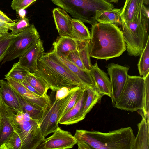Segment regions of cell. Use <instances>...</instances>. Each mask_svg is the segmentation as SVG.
<instances>
[{
    "instance_id": "cell-1",
    "label": "cell",
    "mask_w": 149,
    "mask_h": 149,
    "mask_svg": "<svg viewBox=\"0 0 149 149\" xmlns=\"http://www.w3.org/2000/svg\"><path fill=\"white\" fill-rule=\"evenodd\" d=\"M126 50L122 31L116 24L97 22L92 25L90 57L108 60L119 56Z\"/></svg>"
},
{
    "instance_id": "cell-2",
    "label": "cell",
    "mask_w": 149,
    "mask_h": 149,
    "mask_svg": "<svg viewBox=\"0 0 149 149\" xmlns=\"http://www.w3.org/2000/svg\"><path fill=\"white\" fill-rule=\"evenodd\" d=\"M74 136L79 149H132L135 137L130 127L108 133L77 129Z\"/></svg>"
},
{
    "instance_id": "cell-3",
    "label": "cell",
    "mask_w": 149,
    "mask_h": 149,
    "mask_svg": "<svg viewBox=\"0 0 149 149\" xmlns=\"http://www.w3.org/2000/svg\"><path fill=\"white\" fill-rule=\"evenodd\" d=\"M32 74L44 79L49 89L53 91H56L63 87L86 88L52 51L44 53L39 58L37 62V69Z\"/></svg>"
},
{
    "instance_id": "cell-4",
    "label": "cell",
    "mask_w": 149,
    "mask_h": 149,
    "mask_svg": "<svg viewBox=\"0 0 149 149\" xmlns=\"http://www.w3.org/2000/svg\"><path fill=\"white\" fill-rule=\"evenodd\" d=\"M149 14L143 1L132 21H121L126 49L130 56H140L149 39Z\"/></svg>"
},
{
    "instance_id": "cell-5",
    "label": "cell",
    "mask_w": 149,
    "mask_h": 149,
    "mask_svg": "<svg viewBox=\"0 0 149 149\" xmlns=\"http://www.w3.org/2000/svg\"><path fill=\"white\" fill-rule=\"evenodd\" d=\"M3 102L9 122L21 139V149H37L45 138L38 122L27 113L12 108Z\"/></svg>"
},
{
    "instance_id": "cell-6",
    "label": "cell",
    "mask_w": 149,
    "mask_h": 149,
    "mask_svg": "<svg viewBox=\"0 0 149 149\" xmlns=\"http://www.w3.org/2000/svg\"><path fill=\"white\" fill-rule=\"evenodd\" d=\"M54 4L69 13L74 18L91 25L100 11L110 10L114 6L104 0H51Z\"/></svg>"
},
{
    "instance_id": "cell-7",
    "label": "cell",
    "mask_w": 149,
    "mask_h": 149,
    "mask_svg": "<svg viewBox=\"0 0 149 149\" xmlns=\"http://www.w3.org/2000/svg\"><path fill=\"white\" fill-rule=\"evenodd\" d=\"M144 91V78L141 76L128 75L120 96L113 106L132 112L142 110Z\"/></svg>"
},
{
    "instance_id": "cell-8",
    "label": "cell",
    "mask_w": 149,
    "mask_h": 149,
    "mask_svg": "<svg viewBox=\"0 0 149 149\" xmlns=\"http://www.w3.org/2000/svg\"><path fill=\"white\" fill-rule=\"evenodd\" d=\"M79 87H73L65 97L54 101L49 109L45 112L39 125L44 138L53 133L59 127L58 122L74 92Z\"/></svg>"
},
{
    "instance_id": "cell-9",
    "label": "cell",
    "mask_w": 149,
    "mask_h": 149,
    "mask_svg": "<svg viewBox=\"0 0 149 149\" xmlns=\"http://www.w3.org/2000/svg\"><path fill=\"white\" fill-rule=\"evenodd\" d=\"M40 36L33 24L19 34L12 42L4 55L1 63L19 58L29 48L38 42Z\"/></svg>"
},
{
    "instance_id": "cell-10",
    "label": "cell",
    "mask_w": 149,
    "mask_h": 149,
    "mask_svg": "<svg viewBox=\"0 0 149 149\" xmlns=\"http://www.w3.org/2000/svg\"><path fill=\"white\" fill-rule=\"evenodd\" d=\"M7 82L19 96L28 103L36 106L46 111L52 105V102L48 95H39L31 92L23 84L10 77H5Z\"/></svg>"
},
{
    "instance_id": "cell-11",
    "label": "cell",
    "mask_w": 149,
    "mask_h": 149,
    "mask_svg": "<svg viewBox=\"0 0 149 149\" xmlns=\"http://www.w3.org/2000/svg\"><path fill=\"white\" fill-rule=\"evenodd\" d=\"M107 71L110 77L113 106L119 97L127 81L129 68L118 64L112 63L107 66Z\"/></svg>"
},
{
    "instance_id": "cell-12",
    "label": "cell",
    "mask_w": 149,
    "mask_h": 149,
    "mask_svg": "<svg viewBox=\"0 0 149 149\" xmlns=\"http://www.w3.org/2000/svg\"><path fill=\"white\" fill-rule=\"evenodd\" d=\"M77 143L74 136L58 127L50 137L45 138L39 149H65L73 148Z\"/></svg>"
},
{
    "instance_id": "cell-13",
    "label": "cell",
    "mask_w": 149,
    "mask_h": 149,
    "mask_svg": "<svg viewBox=\"0 0 149 149\" xmlns=\"http://www.w3.org/2000/svg\"><path fill=\"white\" fill-rule=\"evenodd\" d=\"M44 53L43 43L40 38L19 57L18 63L30 73H33L37 69L38 59Z\"/></svg>"
},
{
    "instance_id": "cell-14",
    "label": "cell",
    "mask_w": 149,
    "mask_h": 149,
    "mask_svg": "<svg viewBox=\"0 0 149 149\" xmlns=\"http://www.w3.org/2000/svg\"><path fill=\"white\" fill-rule=\"evenodd\" d=\"M89 72L98 93L111 99L112 95L110 79L107 74L99 67L97 62L92 65Z\"/></svg>"
},
{
    "instance_id": "cell-15",
    "label": "cell",
    "mask_w": 149,
    "mask_h": 149,
    "mask_svg": "<svg viewBox=\"0 0 149 149\" xmlns=\"http://www.w3.org/2000/svg\"><path fill=\"white\" fill-rule=\"evenodd\" d=\"M52 16L59 36L70 37L72 31V18L60 8L53 9Z\"/></svg>"
},
{
    "instance_id": "cell-16",
    "label": "cell",
    "mask_w": 149,
    "mask_h": 149,
    "mask_svg": "<svg viewBox=\"0 0 149 149\" xmlns=\"http://www.w3.org/2000/svg\"><path fill=\"white\" fill-rule=\"evenodd\" d=\"M87 88L75 106L61 117L58 123L66 125H72L84 119L85 117L82 115L81 111L87 96Z\"/></svg>"
},
{
    "instance_id": "cell-17",
    "label": "cell",
    "mask_w": 149,
    "mask_h": 149,
    "mask_svg": "<svg viewBox=\"0 0 149 149\" xmlns=\"http://www.w3.org/2000/svg\"><path fill=\"white\" fill-rule=\"evenodd\" d=\"M53 45L52 51L56 55L66 58L70 52L77 49V41L70 37L59 36Z\"/></svg>"
},
{
    "instance_id": "cell-18",
    "label": "cell",
    "mask_w": 149,
    "mask_h": 149,
    "mask_svg": "<svg viewBox=\"0 0 149 149\" xmlns=\"http://www.w3.org/2000/svg\"><path fill=\"white\" fill-rule=\"evenodd\" d=\"M137 111L141 116L142 119L137 125L138 133L135 137L132 149H149V124L147 123L142 110Z\"/></svg>"
},
{
    "instance_id": "cell-19",
    "label": "cell",
    "mask_w": 149,
    "mask_h": 149,
    "mask_svg": "<svg viewBox=\"0 0 149 149\" xmlns=\"http://www.w3.org/2000/svg\"><path fill=\"white\" fill-rule=\"evenodd\" d=\"M0 95L8 106L16 110L23 112L17 93L8 82L3 79L0 80Z\"/></svg>"
},
{
    "instance_id": "cell-20",
    "label": "cell",
    "mask_w": 149,
    "mask_h": 149,
    "mask_svg": "<svg viewBox=\"0 0 149 149\" xmlns=\"http://www.w3.org/2000/svg\"><path fill=\"white\" fill-rule=\"evenodd\" d=\"M14 131L8 117L3 100L0 95V145L9 139Z\"/></svg>"
},
{
    "instance_id": "cell-21",
    "label": "cell",
    "mask_w": 149,
    "mask_h": 149,
    "mask_svg": "<svg viewBox=\"0 0 149 149\" xmlns=\"http://www.w3.org/2000/svg\"><path fill=\"white\" fill-rule=\"evenodd\" d=\"M56 55L74 74L78 77L86 87L96 88L95 83L89 71L80 69L66 58L61 57Z\"/></svg>"
},
{
    "instance_id": "cell-22",
    "label": "cell",
    "mask_w": 149,
    "mask_h": 149,
    "mask_svg": "<svg viewBox=\"0 0 149 149\" xmlns=\"http://www.w3.org/2000/svg\"><path fill=\"white\" fill-rule=\"evenodd\" d=\"M143 1L144 0H125L124 6L121 9L120 17L121 21H132Z\"/></svg>"
},
{
    "instance_id": "cell-23",
    "label": "cell",
    "mask_w": 149,
    "mask_h": 149,
    "mask_svg": "<svg viewBox=\"0 0 149 149\" xmlns=\"http://www.w3.org/2000/svg\"><path fill=\"white\" fill-rule=\"evenodd\" d=\"M72 26L70 37L79 41L90 39L91 34L89 30L82 21L72 18Z\"/></svg>"
},
{
    "instance_id": "cell-24",
    "label": "cell",
    "mask_w": 149,
    "mask_h": 149,
    "mask_svg": "<svg viewBox=\"0 0 149 149\" xmlns=\"http://www.w3.org/2000/svg\"><path fill=\"white\" fill-rule=\"evenodd\" d=\"M121 9L113 8L110 10L100 11L97 15L96 20L99 23L118 24L121 25Z\"/></svg>"
},
{
    "instance_id": "cell-25",
    "label": "cell",
    "mask_w": 149,
    "mask_h": 149,
    "mask_svg": "<svg viewBox=\"0 0 149 149\" xmlns=\"http://www.w3.org/2000/svg\"><path fill=\"white\" fill-rule=\"evenodd\" d=\"M86 90L87 96L81 111L84 117L104 96L100 94L95 88H87Z\"/></svg>"
},
{
    "instance_id": "cell-26",
    "label": "cell",
    "mask_w": 149,
    "mask_h": 149,
    "mask_svg": "<svg viewBox=\"0 0 149 149\" xmlns=\"http://www.w3.org/2000/svg\"><path fill=\"white\" fill-rule=\"evenodd\" d=\"M24 80L34 88L42 96H46L49 88L46 81L41 77L30 73L25 78Z\"/></svg>"
},
{
    "instance_id": "cell-27",
    "label": "cell",
    "mask_w": 149,
    "mask_h": 149,
    "mask_svg": "<svg viewBox=\"0 0 149 149\" xmlns=\"http://www.w3.org/2000/svg\"><path fill=\"white\" fill-rule=\"evenodd\" d=\"M17 94L22 106L23 112L27 113L32 119L36 120L39 123L45 111L41 108L28 103Z\"/></svg>"
},
{
    "instance_id": "cell-28",
    "label": "cell",
    "mask_w": 149,
    "mask_h": 149,
    "mask_svg": "<svg viewBox=\"0 0 149 149\" xmlns=\"http://www.w3.org/2000/svg\"><path fill=\"white\" fill-rule=\"evenodd\" d=\"M90 40L77 41V49L85 68L89 71L92 66L89 54Z\"/></svg>"
},
{
    "instance_id": "cell-29",
    "label": "cell",
    "mask_w": 149,
    "mask_h": 149,
    "mask_svg": "<svg viewBox=\"0 0 149 149\" xmlns=\"http://www.w3.org/2000/svg\"><path fill=\"white\" fill-rule=\"evenodd\" d=\"M140 56L138 69L140 76L144 77L149 73V39Z\"/></svg>"
},
{
    "instance_id": "cell-30",
    "label": "cell",
    "mask_w": 149,
    "mask_h": 149,
    "mask_svg": "<svg viewBox=\"0 0 149 149\" xmlns=\"http://www.w3.org/2000/svg\"><path fill=\"white\" fill-rule=\"evenodd\" d=\"M30 73L18 62L14 63L10 71L5 75V77H10L22 83L25 77Z\"/></svg>"
},
{
    "instance_id": "cell-31",
    "label": "cell",
    "mask_w": 149,
    "mask_h": 149,
    "mask_svg": "<svg viewBox=\"0 0 149 149\" xmlns=\"http://www.w3.org/2000/svg\"><path fill=\"white\" fill-rule=\"evenodd\" d=\"M18 34L15 35L9 32L0 33V62L4 58L8 47Z\"/></svg>"
},
{
    "instance_id": "cell-32",
    "label": "cell",
    "mask_w": 149,
    "mask_h": 149,
    "mask_svg": "<svg viewBox=\"0 0 149 149\" xmlns=\"http://www.w3.org/2000/svg\"><path fill=\"white\" fill-rule=\"evenodd\" d=\"M22 143L18 134L14 131L9 139L0 145V149H21Z\"/></svg>"
},
{
    "instance_id": "cell-33",
    "label": "cell",
    "mask_w": 149,
    "mask_h": 149,
    "mask_svg": "<svg viewBox=\"0 0 149 149\" xmlns=\"http://www.w3.org/2000/svg\"><path fill=\"white\" fill-rule=\"evenodd\" d=\"M148 74L144 78L145 84V91L143 107L142 110L147 122L149 124V78Z\"/></svg>"
},
{
    "instance_id": "cell-34",
    "label": "cell",
    "mask_w": 149,
    "mask_h": 149,
    "mask_svg": "<svg viewBox=\"0 0 149 149\" xmlns=\"http://www.w3.org/2000/svg\"><path fill=\"white\" fill-rule=\"evenodd\" d=\"M29 20L27 17L20 19L10 28L12 33L15 35H17L28 28L30 26Z\"/></svg>"
},
{
    "instance_id": "cell-35",
    "label": "cell",
    "mask_w": 149,
    "mask_h": 149,
    "mask_svg": "<svg viewBox=\"0 0 149 149\" xmlns=\"http://www.w3.org/2000/svg\"><path fill=\"white\" fill-rule=\"evenodd\" d=\"M86 88L80 87L74 92L61 117L75 106L81 97Z\"/></svg>"
},
{
    "instance_id": "cell-36",
    "label": "cell",
    "mask_w": 149,
    "mask_h": 149,
    "mask_svg": "<svg viewBox=\"0 0 149 149\" xmlns=\"http://www.w3.org/2000/svg\"><path fill=\"white\" fill-rule=\"evenodd\" d=\"M37 0H13L11 7L17 13L21 10H25Z\"/></svg>"
},
{
    "instance_id": "cell-37",
    "label": "cell",
    "mask_w": 149,
    "mask_h": 149,
    "mask_svg": "<svg viewBox=\"0 0 149 149\" xmlns=\"http://www.w3.org/2000/svg\"><path fill=\"white\" fill-rule=\"evenodd\" d=\"M66 58L80 69L87 70L82 62L77 49L70 52Z\"/></svg>"
},
{
    "instance_id": "cell-38",
    "label": "cell",
    "mask_w": 149,
    "mask_h": 149,
    "mask_svg": "<svg viewBox=\"0 0 149 149\" xmlns=\"http://www.w3.org/2000/svg\"><path fill=\"white\" fill-rule=\"evenodd\" d=\"M73 87L74 86L63 87L57 90L54 101H56L66 97L69 94Z\"/></svg>"
},
{
    "instance_id": "cell-39",
    "label": "cell",
    "mask_w": 149,
    "mask_h": 149,
    "mask_svg": "<svg viewBox=\"0 0 149 149\" xmlns=\"http://www.w3.org/2000/svg\"><path fill=\"white\" fill-rule=\"evenodd\" d=\"M15 23L6 22L0 20V33L8 32L11 27Z\"/></svg>"
},
{
    "instance_id": "cell-40",
    "label": "cell",
    "mask_w": 149,
    "mask_h": 149,
    "mask_svg": "<svg viewBox=\"0 0 149 149\" xmlns=\"http://www.w3.org/2000/svg\"><path fill=\"white\" fill-rule=\"evenodd\" d=\"M0 19L3 22L15 23V22L7 16L4 13L0 10Z\"/></svg>"
},
{
    "instance_id": "cell-41",
    "label": "cell",
    "mask_w": 149,
    "mask_h": 149,
    "mask_svg": "<svg viewBox=\"0 0 149 149\" xmlns=\"http://www.w3.org/2000/svg\"><path fill=\"white\" fill-rule=\"evenodd\" d=\"M22 83L31 92L35 93V94L39 95L42 96L34 88L32 87L25 80H24Z\"/></svg>"
},
{
    "instance_id": "cell-42",
    "label": "cell",
    "mask_w": 149,
    "mask_h": 149,
    "mask_svg": "<svg viewBox=\"0 0 149 149\" xmlns=\"http://www.w3.org/2000/svg\"><path fill=\"white\" fill-rule=\"evenodd\" d=\"M16 13L19 19H23L26 17V11L25 10H20Z\"/></svg>"
},
{
    "instance_id": "cell-43",
    "label": "cell",
    "mask_w": 149,
    "mask_h": 149,
    "mask_svg": "<svg viewBox=\"0 0 149 149\" xmlns=\"http://www.w3.org/2000/svg\"><path fill=\"white\" fill-rule=\"evenodd\" d=\"M107 2L111 3H117L119 0H104Z\"/></svg>"
},
{
    "instance_id": "cell-44",
    "label": "cell",
    "mask_w": 149,
    "mask_h": 149,
    "mask_svg": "<svg viewBox=\"0 0 149 149\" xmlns=\"http://www.w3.org/2000/svg\"><path fill=\"white\" fill-rule=\"evenodd\" d=\"M144 3L146 5H148L149 3V0H144Z\"/></svg>"
}]
</instances>
